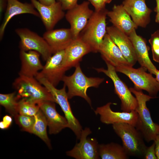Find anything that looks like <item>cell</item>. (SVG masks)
Segmentation results:
<instances>
[{"instance_id": "obj_8", "label": "cell", "mask_w": 159, "mask_h": 159, "mask_svg": "<svg viewBox=\"0 0 159 159\" xmlns=\"http://www.w3.org/2000/svg\"><path fill=\"white\" fill-rule=\"evenodd\" d=\"M107 68H94L98 72L104 73L110 78L114 86L115 93L120 99L121 109L122 112H129L135 110L138 106V102L135 97L126 85L118 76L115 67L107 62H105Z\"/></svg>"}, {"instance_id": "obj_21", "label": "cell", "mask_w": 159, "mask_h": 159, "mask_svg": "<svg viewBox=\"0 0 159 159\" xmlns=\"http://www.w3.org/2000/svg\"><path fill=\"white\" fill-rule=\"evenodd\" d=\"M133 30L128 36L133 46L137 61L141 66L146 68L149 72L155 75L157 69L149 56V47L145 39L138 35Z\"/></svg>"}, {"instance_id": "obj_19", "label": "cell", "mask_w": 159, "mask_h": 159, "mask_svg": "<svg viewBox=\"0 0 159 159\" xmlns=\"http://www.w3.org/2000/svg\"><path fill=\"white\" fill-rule=\"evenodd\" d=\"M99 52L105 62L108 63L115 68L121 66H130L120 49L107 33L104 37Z\"/></svg>"}, {"instance_id": "obj_40", "label": "cell", "mask_w": 159, "mask_h": 159, "mask_svg": "<svg viewBox=\"0 0 159 159\" xmlns=\"http://www.w3.org/2000/svg\"><path fill=\"white\" fill-rule=\"evenodd\" d=\"M155 21L156 23H159V12L157 13L155 16Z\"/></svg>"}, {"instance_id": "obj_13", "label": "cell", "mask_w": 159, "mask_h": 159, "mask_svg": "<svg viewBox=\"0 0 159 159\" xmlns=\"http://www.w3.org/2000/svg\"><path fill=\"white\" fill-rule=\"evenodd\" d=\"M112 103L109 102L102 106L97 107L95 110L96 115H99L100 120L102 123L113 124L116 123H124L135 127L138 115L136 110L129 112H117L112 111L111 108Z\"/></svg>"}, {"instance_id": "obj_25", "label": "cell", "mask_w": 159, "mask_h": 159, "mask_svg": "<svg viewBox=\"0 0 159 159\" xmlns=\"http://www.w3.org/2000/svg\"><path fill=\"white\" fill-rule=\"evenodd\" d=\"M99 152L102 159H127L129 158L122 146L114 143L99 144Z\"/></svg>"}, {"instance_id": "obj_41", "label": "cell", "mask_w": 159, "mask_h": 159, "mask_svg": "<svg viewBox=\"0 0 159 159\" xmlns=\"http://www.w3.org/2000/svg\"><path fill=\"white\" fill-rule=\"evenodd\" d=\"M106 4H109L110 3L112 0H103Z\"/></svg>"}, {"instance_id": "obj_15", "label": "cell", "mask_w": 159, "mask_h": 159, "mask_svg": "<svg viewBox=\"0 0 159 159\" xmlns=\"http://www.w3.org/2000/svg\"><path fill=\"white\" fill-rule=\"evenodd\" d=\"M107 33L120 49L130 66L137 61L132 43L128 36L114 26L107 27Z\"/></svg>"}, {"instance_id": "obj_26", "label": "cell", "mask_w": 159, "mask_h": 159, "mask_svg": "<svg viewBox=\"0 0 159 159\" xmlns=\"http://www.w3.org/2000/svg\"><path fill=\"white\" fill-rule=\"evenodd\" d=\"M35 122L33 128L32 133L42 140L50 149L52 148L50 141L47 133V125L46 118L40 109L34 116Z\"/></svg>"}, {"instance_id": "obj_24", "label": "cell", "mask_w": 159, "mask_h": 159, "mask_svg": "<svg viewBox=\"0 0 159 159\" xmlns=\"http://www.w3.org/2000/svg\"><path fill=\"white\" fill-rule=\"evenodd\" d=\"M40 54L34 50H20L21 67L19 75L35 77L43 67L40 59Z\"/></svg>"}, {"instance_id": "obj_17", "label": "cell", "mask_w": 159, "mask_h": 159, "mask_svg": "<svg viewBox=\"0 0 159 159\" xmlns=\"http://www.w3.org/2000/svg\"><path fill=\"white\" fill-rule=\"evenodd\" d=\"M122 5L138 26L145 28L149 24L152 10L147 7L145 0H125Z\"/></svg>"}, {"instance_id": "obj_5", "label": "cell", "mask_w": 159, "mask_h": 159, "mask_svg": "<svg viewBox=\"0 0 159 159\" xmlns=\"http://www.w3.org/2000/svg\"><path fill=\"white\" fill-rule=\"evenodd\" d=\"M112 125L115 132L121 138L122 146L128 156L143 158L147 147L142 135L135 127L124 123Z\"/></svg>"}, {"instance_id": "obj_1", "label": "cell", "mask_w": 159, "mask_h": 159, "mask_svg": "<svg viewBox=\"0 0 159 159\" xmlns=\"http://www.w3.org/2000/svg\"><path fill=\"white\" fill-rule=\"evenodd\" d=\"M136 98L138 106L135 110L138 115L135 127L140 133L144 140L149 143L154 141L159 134V125L154 122L146 105L147 102L157 97L144 94L142 90L135 87L129 88Z\"/></svg>"}, {"instance_id": "obj_31", "label": "cell", "mask_w": 159, "mask_h": 159, "mask_svg": "<svg viewBox=\"0 0 159 159\" xmlns=\"http://www.w3.org/2000/svg\"><path fill=\"white\" fill-rule=\"evenodd\" d=\"M155 144L154 141L150 146L147 147L145 151L143 158L145 159H157L155 150Z\"/></svg>"}, {"instance_id": "obj_4", "label": "cell", "mask_w": 159, "mask_h": 159, "mask_svg": "<svg viewBox=\"0 0 159 159\" xmlns=\"http://www.w3.org/2000/svg\"><path fill=\"white\" fill-rule=\"evenodd\" d=\"M74 73L69 76L64 75L62 81L68 88L67 95L69 99L75 96L84 99L92 107V102L87 94L88 89L90 87H98L104 81V78L88 77L82 72L80 64L75 67Z\"/></svg>"}, {"instance_id": "obj_38", "label": "cell", "mask_w": 159, "mask_h": 159, "mask_svg": "<svg viewBox=\"0 0 159 159\" xmlns=\"http://www.w3.org/2000/svg\"><path fill=\"white\" fill-rule=\"evenodd\" d=\"M156 2V6L154 9V11L156 12H159V0H155Z\"/></svg>"}, {"instance_id": "obj_27", "label": "cell", "mask_w": 159, "mask_h": 159, "mask_svg": "<svg viewBox=\"0 0 159 159\" xmlns=\"http://www.w3.org/2000/svg\"><path fill=\"white\" fill-rule=\"evenodd\" d=\"M18 98L16 92L0 94V104L11 115L14 117L18 114Z\"/></svg>"}, {"instance_id": "obj_36", "label": "cell", "mask_w": 159, "mask_h": 159, "mask_svg": "<svg viewBox=\"0 0 159 159\" xmlns=\"http://www.w3.org/2000/svg\"><path fill=\"white\" fill-rule=\"evenodd\" d=\"M155 143V150L157 159H159V134L154 141Z\"/></svg>"}, {"instance_id": "obj_7", "label": "cell", "mask_w": 159, "mask_h": 159, "mask_svg": "<svg viewBox=\"0 0 159 159\" xmlns=\"http://www.w3.org/2000/svg\"><path fill=\"white\" fill-rule=\"evenodd\" d=\"M42 85L49 91L53 97L56 103L59 104L64 113L68 123L69 127L74 132L77 140L80 139L82 127L78 120L74 115L68 100L66 86L58 89L45 79L42 78H36Z\"/></svg>"}, {"instance_id": "obj_11", "label": "cell", "mask_w": 159, "mask_h": 159, "mask_svg": "<svg viewBox=\"0 0 159 159\" xmlns=\"http://www.w3.org/2000/svg\"><path fill=\"white\" fill-rule=\"evenodd\" d=\"M64 50L56 52L46 62L43 69L35 77L36 78L45 79L56 87L65 75L67 70L63 66Z\"/></svg>"}, {"instance_id": "obj_29", "label": "cell", "mask_w": 159, "mask_h": 159, "mask_svg": "<svg viewBox=\"0 0 159 159\" xmlns=\"http://www.w3.org/2000/svg\"><path fill=\"white\" fill-rule=\"evenodd\" d=\"M16 123L23 131L32 133L35 122L34 116H29L18 114L14 117Z\"/></svg>"}, {"instance_id": "obj_2", "label": "cell", "mask_w": 159, "mask_h": 159, "mask_svg": "<svg viewBox=\"0 0 159 159\" xmlns=\"http://www.w3.org/2000/svg\"><path fill=\"white\" fill-rule=\"evenodd\" d=\"M13 86L19 99H24L38 104L47 101L55 102L48 90L34 77L19 75L13 82Z\"/></svg>"}, {"instance_id": "obj_10", "label": "cell", "mask_w": 159, "mask_h": 159, "mask_svg": "<svg viewBox=\"0 0 159 159\" xmlns=\"http://www.w3.org/2000/svg\"><path fill=\"white\" fill-rule=\"evenodd\" d=\"M91 133V131L88 127L82 130L80 142L71 150L67 151V155L76 159H99V144L95 138H87Z\"/></svg>"}, {"instance_id": "obj_37", "label": "cell", "mask_w": 159, "mask_h": 159, "mask_svg": "<svg viewBox=\"0 0 159 159\" xmlns=\"http://www.w3.org/2000/svg\"><path fill=\"white\" fill-rule=\"evenodd\" d=\"M40 3L46 5H49L55 3V0H38Z\"/></svg>"}, {"instance_id": "obj_22", "label": "cell", "mask_w": 159, "mask_h": 159, "mask_svg": "<svg viewBox=\"0 0 159 159\" xmlns=\"http://www.w3.org/2000/svg\"><path fill=\"white\" fill-rule=\"evenodd\" d=\"M43 37L50 47L53 54L64 50L74 39L70 28L47 31Z\"/></svg>"}, {"instance_id": "obj_18", "label": "cell", "mask_w": 159, "mask_h": 159, "mask_svg": "<svg viewBox=\"0 0 159 159\" xmlns=\"http://www.w3.org/2000/svg\"><path fill=\"white\" fill-rule=\"evenodd\" d=\"M55 103L47 101L39 104L40 109L46 118L50 134H57L62 129L69 127L66 118L57 112Z\"/></svg>"}, {"instance_id": "obj_12", "label": "cell", "mask_w": 159, "mask_h": 159, "mask_svg": "<svg viewBox=\"0 0 159 159\" xmlns=\"http://www.w3.org/2000/svg\"><path fill=\"white\" fill-rule=\"evenodd\" d=\"M88 1H84L67 10L65 16L70 25L73 39L77 38L86 25L94 11L90 9Z\"/></svg>"}, {"instance_id": "obj_28", "label": "cell", "mask_w": 159, "mask_h": 159, "mask_svg": "<svg viewBox=\"0 0 159 159\" xmlns=\"http://www.w3.org/2000/svg\"><path fill=\"white\" fill-rule=\"evenodd\" d=\"M40 109L39 104L21 99L18 102V114L29 116H34Z\"/></svg>"}, {"instance_id": "obj_6", "label": "cell", "mask_w": 159, "mask_h": 159, "mask_svg": "<svg viewBox=\"0 0 159 159\" xmlns=\"http://www.w3.org/2000/svg\"><path fill=\"white\" fill-rule=\"evenodd\" d=\"M116 71L127 76L134 85V87L145 90L149 95L156 97L159 92V83L152 74L146 72L147 69L141 66L137 69L130 66H121L115 68Z\"/></svg>"}, {"instance_id": "obj_20", "label": "cell", "mask_w": 159, "mask_h": 159, "mask_svg": "<svg viewBox=\"0 0 159 159\" xmlns=\"http://www.w3.org/2000/svg\"><path fill=\"white\" fill-rule=\"evenodd\" d=\"M23 14L40 17L39 12L31 3H22L18 0H8L3 20L0 27V40L2 39L6 26L11 19L15 16Z\"/></svg>"}, {"instance_id": "obj_34", "label": "cell", "mask_w": 159, "mask_h": 159, "mask_svg": "<svg viewBox=\"0 0 159 159\" xmlns=\"http://www.w3.org/2000/svg\"><path fill=\"white\" fill-rule=\"evenodd\" d=\"M12 119L11 116L6 115L3 118L2 120L0 122V128L2 130L8 128L11 125Z\"/></svg>"}, {"instance_id": "obj_30", "label": "cell", "mask_w": 159, "mask_h": 159, "mask_svg": "<svg viewBox=\"0 0 159 159\" xmlns=\"http://www.w3.org/2000/svg\"><path fill=\"white\" fill-rule=\"evenodd\" d=\"M149 42L151 46L153 59L159 63V30L152 34Z\"/></svg>"}, {"instance_id": "obj_14", "label": "cell", "mask_w": 159, "mask_h": 159, "mask_svg": "<svg viewBox=\"0 0 159 159\" xmlns=\"http://www.w3.org/2000/svg\"><path fill=\"white\" fill-rule=\"evenodd\" d=\"M39 12L47 31L53 29L56 24L65 16L61 3L57 1L49 5L40 3L37 0H30Z\"/></svg>"}, {"instance_id": "obj_33", "label": "cell", "mask_w": 159, "mask_h": 159, "mask_svg": "<svg viewBox=\"0 0 159 159\" xmlns=\"http://www.w3.org/2000/svg\"><path fill=\"white\" fill-rule=\"evenodd\" d=\"M93 6L95 11H99L105 8L106 3L103 0H88Z\"/></svg>"}, {"instance_id": "obj_39", "label": "cell", "mask_w": 159, "mask_h": 159, "mask_svg": "<svg viewBox=\"0 0 159 159\" xmlns=\"http://www.w3.org/2000/svg\"><path fill=\"white\" fill-rule=\"evenodd\" d=\"M155 75L156 77L155 79L159 83V70L158 69H157L156 72L155 74Z\"/></svg>"}, {"instance_id": "obj_23", "label": "cell", "mask_w": 159, "mask_h": 159, "mask_svg": "<svg viewBox=\"0 0 159 159\" xmlns=\"http://www.w3.org/2000/svg\"><path fill=\"white\" fill-rule=\"evenodd\" d=\"M107 16L113 26L128 36L138 27L131 19L130 16L122 4L114 5L112 10L108 11Z\"/></svg>"}, {"instance_id": "obj_3", "label": "cell", "mask_w": 159, "mask_h": 159, "mask_svg": "<svg viewBox=\"0 0 159 159\" xmlns=\"http://www.w3.org/2000/svg\"><path fill=\"white\" fill-rule=\"evenodd\" d=\"M108 10L106 8L94 11L79 37L90 47L92 52H99L107 33L106 19Z\"/></svg>"}, {"instance_id": "obj_9", "label": "cell", "mask_w": 159, "mask_h": 159, "mask_svg": "<svg viewBox=\"0 0 159 159\" xmlns=\"http://www.w3.org/2000/svg\"><path fill=\"white\" fill-rule=\"evenodd\" d=\"M15 32L20 39V50H34L38 52L46 61L53 54L51 49L44 38L27 28H19Z\"/></svg>"}, {"instance_id": "obj_16", "label": "cell", "mask_w": 159, "mask_h": 159, "mask_svg": "<svg viewBox=\"0 0 159 159\" xmlns=\"http://www.w3.org/2000/svg\"><path fill=\"white\" fill-rule=\"evenodd\" d=\"M91 52L90 47L78 37L64 49L63 67L67 70L75 67L80 64L84 56Z\"/></svg>"}, {"instance_id": "obj_35", "label": "cell", "mask_w": 159, "mask_h": 159, "mask_svg": "<svg viewBox=\"0 0 159 159\" xmlns=\"http://www.w3.org/2000/svg\"><path fill=\"white\" fill-rule=\"evenodd\" d=\"M8 0H0V16L1 18L4 11L6 9Z\"/></svg>"}, {"instance_id": "obj_32", "label": "cell", "mask_w": 159, "mask_h": 159, "mask_svg": "<svg viewBox=\"0 0 159 159\" xmlns=\"http://www.w3.org/2000/svg\"><path fill=\"white\" fill-rule=\"evenodd\" d=\"M62 5L63 10H68L74 7L77 4L78 0H58Z\"/></svg>"}]
</instances>
